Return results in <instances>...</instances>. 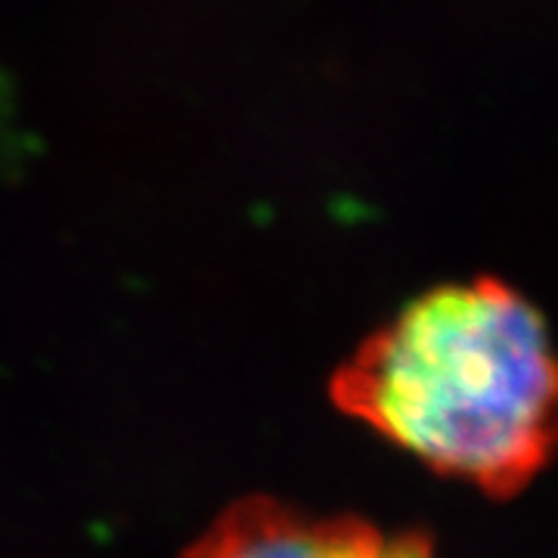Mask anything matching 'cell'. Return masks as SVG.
I'll use <instances>...</instances> for the list:
<instances>
[{
    "label": "cell",
    "mask_w": 558,
    "mask_h": 558,
    "mask_svg": "<svg viewBox=\"0 0 558 558\" xmlns=\"http://www.w3.org/2000/svg\"><path fill=\"white\" fill-rule=\"evenodd\" d=\"M329 398L400 453L490 499L519 497L556 450L549 326L494 277L403 304L336 366Z\"/></svg>",
    "instance_id": "cell-1"
},
{
    "label": "cell",
    "mask_w": 558,
    "mask_h": 558,
    "mask_svg": "<svg viewBox=\"0 0 558 558\" xmlns=\"http://www.w3.org/2000/svg\"><path fill=\"white\" fill-rule=\"evenodd\" d=\"M180 558H438L418 531H388L360 515H319L274 497L227 506Z\"/></svg>",
    "instance_id": "cell-2"
}]
</instances>
